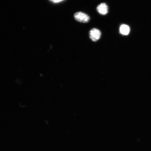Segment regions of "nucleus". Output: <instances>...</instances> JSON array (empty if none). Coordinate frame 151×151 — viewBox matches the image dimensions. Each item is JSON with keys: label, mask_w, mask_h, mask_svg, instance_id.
Here are the masks:
<instances>
[{"label": "nucleus", "mask_w": 151, "mask_h": 151, "mask_svg": "<svg viewBox=\"0 0 151 151\" xmlns=\"http://www.w3.org/2000/svg\"><path fill=\"white\" fill-rule=\"evenodd\" d=\"M74 16L75 20L77 21L83 23L88 22L90 19V17L88 14L81 12L76 13Z\"/></svg>", "instance_id": "1"}, {"label": "nucleus", "mask_w": 151, "mask_h": 151, "mask_svg": "<svg viewBox=\"0 0 151 151\" xmlns=\"http://www.w3.org/2000/svg\"><path fill=\"white\" fill-rule=\"evenodd\" d=\"M130 31L129 26L126 24H122L120 28V33L123 35H128Z\"/></svg>", "instance_id": "4"}, {"label": "nucleus", "mask_w": 151, "mask_h": 151, "mask_svg": "<svg viewBox=\"0 0 151 151\" xmlns=\"http://www.w3.org/2000/svg\"><path fill=\"white\" fill-rule=\"evenodd\" d=\"M97 10L99 14L102 15H105L108 12V7L106 4L102 3L98 5Z\"/></svg>", "instance_id": "3"}, {"label": "nucleus", "mask_w": 151, "mask_h": 151, "mask_svg": "<svg viewBox=\"0 0 151 151\" xmlns=\"http://www.w3.org/2000/svg\"><path fill=\"white\" fill-rule=\"evenodd\" d=\"M50 1L53 2L57 3L63 1V0H50Z\"/></svg>", "instance_id": "5"}, {"label": "nucleus", "mask_w": 151, "mask_h": 151, "mask_svg": "<svg viewBox=\"0 0 151 151\" xmlns=\"http://www.w3.org/2000/svg\"><path fill=\"white\" fill-rule=\"evenodd\" d=\"M90 37L92 41L96 42L100 39L101 36V33L100 30L97 28H92L90 30L89 33Z\"/></svg>", "instance_id": "2"}]
</instances>
